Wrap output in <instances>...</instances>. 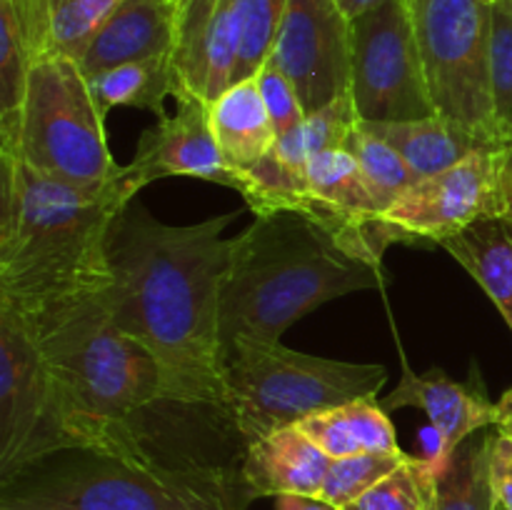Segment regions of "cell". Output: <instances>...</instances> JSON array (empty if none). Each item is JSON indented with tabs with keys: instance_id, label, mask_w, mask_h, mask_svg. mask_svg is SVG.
I'll use <instances>...</instances> for the list:
<instances>
[{
	"instance_id": "cell-1",
	"label": "cell",
	"mask_w": 512,
	"mask_h": 510,
	"mask_svg": "<svg viewBox=\"0 0 512 510\" xmlns=\"http://www.w3.org/2000/svg\"><path fill=\"white\" fill-rule=\"evenodd\" d=\"M233 218L168 225L133 200L110 225L113 280L103 303L113 323L158 360L173 403L223 408L220 288L233 250L223 233Z\"/></svg>"
},
{
	"instance_id": "cell-2",
	"label": "cell",
	"mask_w": 512,
	"mask_h": 510,
	"mask_svg": "<svg viewBox=\"0 0 512 510\" xmlns=\"http://www.w3.org/2000/svg\"><path fill=\"white\" fill-rule=\"evenodd\" d=\"M15 313L48 365L65 450H98L138 465L173 468L155 445L148 415L173 403L163 370L148 348L113 323L103 293Z\"/></svg>"
},
{
	"instance_id": "cell-3",
	"label": "cell",
	"mask_w": 512,
	"mask_h": 510,
	"mask_svg": "<svg viewBox=\"0 0 512 510\" xmlns=\"http://www.w3.org/2000/svg\"><path fill=\"white\" fill-rule=\"evenodd\" d=\"M140 190L128 165L108 183L78 185L0 150V305L38 310L103 293L110 225Z\"/></svg>"
},
{
	"instance_id": "cell-4",
	"label": "cell",
	"mask_w": 512,
	"mask_h": 510,
	"mask_svg": "<svg viewBox=\"0 0 512 510\" xmlns=\"http://www.w3.org/2000/svg\"><path fill=\"white\" fill-rule=\"evenodd\" d=\"M385 283L383 265L303 210H268L233 238L220 288L223 358L240 343L273 345L323 303Z\"/></svg>"
},
{
	"instance_id": "cell-5",
	"label": "cell",
	"mask_w": 512,
	"mask_h": 510,
	"mask_svg": "<svg viewBox=\"0 0 512 510\" xmlns=\"http://www.w3.org/2000/svg\"><path fill=\"white\" fill-rule=\"evenodd\" d=\"M253 495L238 468H153L70 448L0 480V510H235Z\"/></svg>"
},
{
	"instance_id": "cell-6",
	"label": "cell",
	"mask_w": 512,
	"mask_h": 510,
	"mask_svg": "<svg viewBox=\"0 0 512 510\" xmlns=\"http://www.w3.org/2000/svg\"><path fill=\"white\" fill-rule=\"evenodd\" d=\"M388 380L378 363H345L298 353L283 343H240L223 358V415L243 445L360 398Z\"/></svg>"
},
{
	"instance_id": "cell-7",
	"label": "cell",
	"mask_w": 512,
	"mask_h": 510,
	"mask_svg": "<svg viewBox=\"0 0 512 510\" xmlns=\"http://www.w3.org/2000/svg\"><path fill=\"white\" fill-rule=\"evenodd\" d=\"M0 150L65 183H108L123 170L110 155L105 115L95 105L88 78L78 60L65 55H45L33 65L18 123L0 133Z\"/></svg>"
},
{
	"instance_id": "cell-8",
	"label": "cell",
	"mask_w": 512,
	"mask_h": 510,
	"mask_svg": "<svg viewBox=\"0 0 512 510\" xmlns=\"http://www.w3.org/2000/svg\"><path fill=\"white\" fill-rule=\"evenodd\" d=\"M435 110L498 143L490 98V10L485 0H405Z\"/></svg>"
},
{
	"instance_id": "cell-9",
	"label": "cell",
	"mask_w": 512,
	"mask_h": 510,
	"mask_svg": "<svg viewBox=\"0 0 512 510\" xmlns=\"http://www.w3.org/2000/svg\"><path fill=\"white\" fill-rule=\"evenodd\" d=\"M350 98L360 123L438 113L405 0H385L350 20Z\"/></svg>"
},
{
	"instance_id": "cell-10",
	"label": "cell",
	"mask_w": 512,
	"mask_h": 510,
	"mask_svg": "<svg viewBox=\"0 0 512 510\" xmlns=\"http://www.w3.org/2000/svg\"><path fill=\"white\" fill-rule=\"evenodd\" d=\"M512 195V150L485 148L443 173L425 175L385 208L395 245H440L488 218H505Z\"/></svg>"
},
{
	"instance_id": "cell-11",
	"label": "cell",
	"mask_w": 512,
	"mask_h": 510,
	"mask_svg": "<svg viewBox=\"0 0 512 510\" xmlns=\"http://www.w3.org/2000/svg\"><path fill=\"white\" fill-rule=\"evenodd\" d=\"M65 450L40 345L15 310L0 305V480Z\"/></svg>"
},
{
	"instance_id": "cell-12",
	"label": "cell",
	"mask_w": 512,
	"mask_h": 510,
	"mask_svg": "<svg viewBox=\"0 0 512 510\" xmlns=\"http://www.w3.org/2000/svg\"><path fill=\"white\" fill-rule=\"evenodd\" d=\"M270 60L295 85L305 115L350 95V20L335 0H290Z\"/></svg>"
},
{
	"instance_id": "cell-13",
	"label": "cell",
	"mask_w": 512,
	"mask_h": 510,
	"mask_svg": "<svg viewBox=\"0 0 512 510\" xmlns=\"http://www.w3.org/2000/svg\"><path fill=\"white\" fill-rule=\"evenodd\" d=\"M128 168L143 188L160 178H198L238 193L245 188V173L225 163L210 128L208 103L198 98L178 100V113L145 130Z\"/></svg>"
},
{
	"instance_id": "cell-14",
	"label": "cell",
	"mask_w": 512,
	"mask_h": 510,
	"mask_svg": "<svg viewBox=\"0 0 512 510\" xmlns=\"http://www.w3.org/2000/svg\"><path fill=\"white\" fill-rule=\"evenodd\" d=\"M170 60L175 100L220 98L233 85L238 60L233 0H180Z\"/></svg>"
},
{
	"instance_id": "cell-15",
	"label": "cell",
	"mask_w": 512,
	"mask_h": 510,
	"mask_svg": "<svg viewBox=\"0 0 512 510\" xmlns=\"http://www.w3.org/2000/svg\"><path fill=\"white\" fill-rule=\"evenodd\" d=\"M385 410L420 408L428 415L435 435H438V463L445 465L450 455L468 438L495 428L498 423V403H490L485 393L470 385L450 380L443 370L415 373L405 365L403 380L398 388L383 398Z\"/></svg>"
},
{
	"instance_id": "cell-16",
	"label": "cell",
	"mask_w": 512,
	"mask_h": 510,
	"mask_svg": "<svg viewBox=\"0 0 512 510\" xmlns=\"http://www.w3.org/2000/svg\"><path fill=\"white\" fill-rule=\"evenodd\" d=\"M178 3L180 0H120L78 60L85 78L135 60L170 55Z\"/></svg>"
},
{
	"instance_id": "cell-17",
	"label": "cell",
	"mask_w": 512,
	"mask_h": 510,
	"mask_svg": "<svg viewBox=\"0 0 512 510\" xmlns=\"http://www.w3.org/2000/svg\"><path fill=\"white\" fill-rule=\"evenodd\" d=\"M330 455H325L298 425L280 428L245 445L240 478L253 498L320 495Z\"/></svg>"
},
{
	"instance_id": "cell-18",
	"label": "cell",
	"mask_w": 512,
	"mask_h": 510,
	"mask_svg": "<svg viewBox=\"0 0 512 510\" xmlns=\"http://www.w3.org/2000/svg\"><path fill=\"white\" fill-rule=\"evenodd\" d=\"M50 55V0H0V133L18 123L30 70Z\"/></svg>"
},
{
	"instance_id": "cell-19",
	"label": "cell",
	"mask_w": 512,
	"mask_h": 510,
	"mask_svg": "<svg viewBox=\"0 0 512 510\" xmlns=\"http://www.w3.org/2000/svg\"><path fill=\"white\" fill-rule=\"evenodd\" d=\"M370 133L393 145L415 178L443 173L468 155L485 148H503L498 143L480 138L473 130L463 128L455 120L435 113L420 120H393V123H363Z\"/></svg>"
},
{
	"instance_id": "cell-20",
	"label": "cell",
	"mask_w": 512,
	"mask_h": 510,
	"mask_svg": "<svg viewBox=\"0 0 512 510\" xmlns=\"http://www.w3.org/2000/svg\"><path fill=\"white\" fill-rule=\"evenodd\" d=\"M208 113L220 155L240 173L263 160L278 140L258 78L230 85L220 98L208 103Z\"/></svg>"
},
{
	"instance_id": "cell-21",
	"label": "cell",
	"mask_w": 512,
	"mask_h": 510,
	"mask_svg": "<svg viewBox=\"0 0 512 510\" xmlns=\"http://www.w3.org/2000/svg\"><path fill=\"white\" fill-rule=\"evenodd\" d=\"M298 428L330 458L398 453L400 450L388 410L375 398H360L315 413L305 418Z\"/></svg>"
},
{
	"instance_id": "cell-22",
	"label": "cell",
	"mask_w": 512,
	"mask_h": 510,
	"mask_svg": "<svg viewBox=\"0 0 512 510\" xmlns=\"http://www.w3.org/2000/svg\"><path fill=\"white\" fill-rule=\"evenodd\" d=\"M440 248L448 250L473 275L512 330V225L508 220H480L443 240Z\"/></svg>"
},
{
	"instance_id": "cell-23",
	"label": "cell",
	"mask_w": 512,
	"mask_h": 510,
	"mask_svg": "<svg viewBox=\"0 0 512 510\" xmlns=\"http://www.w3.org/2000/svg\"><path fill=\"white\" fill-rule=\"evenodd\" d=\"M90 93L103 115L118 105L150 110L153 115L165 118V98L175 95V70L170 55L135 60V63L118 65L88 78Z\"/></svg>"
},
{
	"instance_id": "cell-24",
	"label": "cell",
	"mask_w": 512,
	"mask_h": 510,
	"mask_svg": "<svg viewBox=\"0 0 512 510\" xmlns=\"http://www.w3.org/2000/svg\"><path fill=\"white\" fill-rule=\"evenodd\" d=\"M435 510H498L488 473V435H473L450 455L440 473Z\"/></svg>"
},
{
	"instance_id": "cell-25",
	"label": "cell",
	"mask_w": 512,
	"mask_h": 510,
	"mask_svg": "<svg viewBox=\"0 0 512 510\" xmlns=\"http://www.w3.org/2000/svg\"><path fill=\"white\" fill-rule=\"evenodd\" d=\"M440 473L443 465L438 460L410 455L393 473L385 475L343 510H433L438 500Z\"/></svg>"
},
{
	"instance_id": "cell-26",
	"label": "cell",
	"mask_w": 512,
	"mask_h": 510,
	"mask_svg": "<svg viewBox=\"0 0 512 510\" xmlns=\"http://www.w3.org/2000/svg\"><path fill=\"white\" fill-rule=\"evenodd\" d=\"M288 3L290 0H233L235 38H238L233 83L255 78L268 63Z\"/></svg>"
},
{
	"instance_id": "cell-27",
	"label": "cell",
	"mask_w": 512,
	"mask_h": 510,
	"mask_svg": "<svg viewBox=\"0 0 512 510\" xmlns=\"http://www.w3.org/2000/svg\"><path fill=\"white\" fill-rule=\"evenodd\" d=\"M343 148L348 150L355 158V163L360 165V173L365 175L370 190H373L375 198L380 200L383 208H388L408 185H413L415 180H418L413 175V170L408 168V163L403 160V155H400L393 145L385 143L383 138L370 133L360 120L348 133Z\"/></svg>"
},
{
	"instance_id": "cell-28",
	"label": "cell",
	"mask_w": 512,
	"mask_h": 510,
	"mask_svg": "<svg viewBox=\"0 0 512 510\" xmlns=\"http://www.w3.org/2000/svg\"><path fill=\"white\" fill-rule=\"evenodd\" d=\"M490 98L500 145L512 150V0L490 10Z\"/></svg>"
},
{
	"instance_id": "cell-29",
	"label": "cell",
	"mask_w": 512,
	"mask_h": 510,
	"mask_svg": "<svg viewBox=\"0 0 512 510\" xmlns=\"http://www.w3.org/2000/svg\"><path fill=\"white\" fill-rule=\"evenodd\" d=\"M120 0H50V55L80 60Z\"/></svg>"
},
{
	"instance_id": "cell-30",
	"label": "cell",
	"mask_w": 512,
	"mask_h": 510,
	"mask_svg": "<svg viewBox=\"0 0 512 510\" xmlns=\"http://www.w3.org/2000/svg\"><path fill=\"white\" fill-rule=\"evenodd\" d=\"M410 455L398 453H365L350 455V458H330L328 475L320 488V498L328 500L338 510L348 508L350 503L368 493L375 483L393 473L400 463H405Z\"/></svg>"
},
{
	"instance_id": "cell-31",
	"label": "cell",
	"mask_w": 512,
	"mask_h": 510,
	"mask_svg": "<svg viewBox=\"0 0 512 510\" xmlns=\"http://www.w3.org/2000/svg\"><path fill=\"white\" fill-rule=\"evenodd\" d=\"M255 78H258L260 83V93H263L265 108H268L278 138L290 133L293 128H298V125L308 118L295 85L285 78V73L273 63V60H268Z\"/></svg>"
},
{
	"instance_id": "cell-32",
	"label": "cell",
	"mask_w": 512,
	"mask_h": 510,
	"mask_svg": "<svg viewBox=\"0 0 512 510\" xmlns=\"http://www.w3.org/2000/svg\"><path fill=\"white\" fill-rule=\"evenodd\" d=\"M488 473L498 505L512 510V438L495 428L488 433Z\"/></svg>"
},
{
	"instance_id": "cell-33",
	"label": "cell",
	"mask_w": 512,
	"mask_h": 510,
	"mask_svg": "<svg viewBox=\"0 0 512 510\" xmlns=\"http://www.w3.org/2000/svg\"><path fill=\"white\" fill-rule=\"evenodd\" d=\"M275 510H338L320 495H278Z\"/></svg>"
},
{
	"instance_id": "cell-34",
	"label": "cell",
	"mask_w": 512,
	"mask_h": 510,
	"mask_svg": "<svg viewBox=\"0 0 512 510\" xmlns=\"http://www.w3.org/2000/svg\"><path fill=\"white\" fill-rule=\"evenodd\" d=\"M495 430L512 438V388L505 390L503 398L498 400V423H495Z\"/></svg>"
},
{
	"instance_id": "cell-35",
	"label": "cell",
	"mask_w": 512,
	"mask_h": 510,
	"mask_svg": "<svg viewBox=\"0 0 512 510\" xmlns=\"http://www.w3.org/2000/svg\"><path fill=\"white\" fill-rule=\"evenodd\" d=\"M335 3H338V8L348 15V20H355L358 15L378 8V5L385 3V0H335Z\"/></svg>"
},
{
	"instance_id": "cell-36",
	"label": "cell",
	"mask_w": 512,
	"mask_h": 510,
	"mask_svg": "<svg viewBox=\"0 0 512 510\" xmlns=\"http://www.w3.org/2000/svg\"><path fill=\"white\" fill-rule=\"evenodd\" d=\"M503 220H508V223L512 225V195H510V203H508V210H505V218Z\"/></svg>"
},
{
	"instance_id": "cell-37",
	"label": "cell",
	"mask_w": 512,
	"mask_h": 510,
	"mask_svg": "<svg viewBox=\"0 0 512 510\" xmlns=\"http://www.w3.org/2000/svg\"><path fill=\"white\" fill-rule=\"evenodd\" d=\"M485 3H490V5H493V3H495V0H485Z\"/></svg>"
},
{
	"instance_id": "cell-38",
	"label": "cell",
	"mask_w": 512,
	"mask_h": 510,
	"mask_svg": "<svg viewBox=\"0 0 512 510\" xmlns=\"http://www.w3.org/2000/svg\"><path fill=\"white\" fill-rule=\"evenodd\" d=\"M235 510H245V508H235Z\"/></svg>"
},
{
	"instance_id": "cell-39",
	"label": "cell",
	"mask_w": 512,
	"mask_h": 510,
	"mask_svg": "<svg viewBox=\"0 0 512 510\" xmlns=\"http://www.w3.org/2000/svg\"><path fill=\"white\" fill-rule=\"evenodd\" d=\"M498 510H503V508H500V505H498Z\"/></svg>"
},
{
	"instance_id": "cell-40",
	"label": "cell",
	"mask_w": 512,
	"mask_h": 510,
	"mask_svg": "<svg viewBox=\"0 0 512 510\" xmlns=\"http://www.w3.org/2000/svg\"><path fill=\"white\" fill-rule=\"evenodd\" d=\"M433 510H435V508H433Z\"/></svg>"
}]
</instances>
